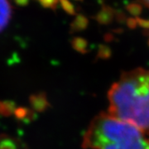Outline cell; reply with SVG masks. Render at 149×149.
<instances>
[{"instance_id":"1","label":"cell","mask_w":149,"mask_h":149,"mask_svg":"<svg viewBox=\"0 0 149 149\" xmlns=\"http://www.w3.org/2000/svg\"><path fill=\"white\" fill-rule=\"evenodd\" d=\"M109 113L149 134V70L123 72L108 92Z\"/></svg>"},{"instance_id":"2","label":"cell","mask_w":149,"mask_h":149,"mask_svg":"<svg viewBox=\"0 0 149 149\" xmlns=\"http://www.w3.org/2000/svg\"><path fill=\"white\" fill-rule=\"evenodd\" d=\"M84 149H148V141L135 126L105 112L92 119L83 136Z\"/></svg>"},{"instance_id":"3","label":"cell","mask_w":149,"mask_h":149,"mask_svg":"<svg viewBox=\"0 0 149 149\" xmlns=\"http://www.w3.org/2000/svg\"><path fill=\"white\" fill-rule=\"evenodd\" d=\"M31 109L37 113H42L50 108V103L45 92H38L29 97Z\"/></svg>"},{"instance_id":"4","label":"cell","mask_w":149,"mask_h":149,"mask_svg":"<svg viewBox=\"0 0 149 149\" xmlns=\"http://www.w3.org/2000/svg\"><path fill=\"white\" fill-rule=\"evenodd\" d=\"M12 6L8 0H0V32L8 25L12 17Z\"/></svg>"},{"instance_id":"5","label":"cell","mask_w":149,"mask_h":149,"mask_svg":"<svg viewBox=\"0 0 149 149\" xmlns=\"http://www.w3.org/2000/svg\"><path fill=\"white\" fill-rule=\"evenodd\" d=\"M116 12L109 6H103L100 10L96 13L95 20L98 23L101 25H109L111 24L115 17Z\"/></svg>"},{"instance_id":"6","label":"cell","mask_w":149,"mask_h":149,"mask_svg":"<svg viewBox=\"0 0 149 149\" xmlns=\"http://www.w3.org/2000/svg\"><path fill=\"white\" fill-rule=\"evenodd\" d=\"M89 26V19L83 14H77L70 23V32H78L85 30Z\"/></svg>"},{"instance_id":"7","label":"cell","mask_w":149,"mask_h":149,"mask_svg":"<svg viewBox=\"0 0 149 149\" xmlns=\"http://www.w3.org/2000/svg\"><path fill=\"white\" fill-rule=\"evenodd\" d=\"M70 43H71V47H73L74 51H76L77 52L80 54H86L90 50L88 41L83 37H74L72 38Z\"/></svg>"},{"instance_id":"8","label":"cell","mask_w":149,"mask_h":149,"mask_svg":"<svg viewBox=\"0 0 149 149\" xmlns=\"http://www.w3.org/2000/svg\"><path fill=\"white\" fill-rule=\"evenodd\" d=\"M15 103L12 101H2L0 100V116H10L14 113L16 109Z\"/></svg>"},{"instance_id":"9","label":"cell","mask_w":149,"mask_h":149,"mask_svg":"<svg viewBox=\"0 0 149 149\" xmlns=\"http://www.w3.org/2000/svg\"><path fill=\"white\" fill-rule=\"evenodd\" d=\"M14 115L18 120H25V119H30L32 116H34V113L31 110V109L19 107L17 108L14 111Z\"/></svg>"},{"instance_id":"10","label":"cell","mask_w":149,"mask_h":149,"mask_svg":"<svg viewBox=\"0 0 149 149\" xmlns=\"http://www.w3.org/2000/svg\"><path fill=\"white\" fill-rule=\"evenodd\" d=\"M126 10L133 16V17H139L143 13V5L138 2H132L129 3L126 6Z\"/></svg>"},{"instance_id":"11","label":"cell","mask_w":149,"mask_h":149,"mask_svg":"<svg viewBox=\"0 0 149 149\" xmlns=\"http://www.w3.org/2000/svg\"><path fill=\"white\" fill-rule=\"evenodd\" d=\"M112 55L111 49L109 47L106 45H100L98 48V52H97V56L99 58L105 60L109 59Z\"/></svg>"},{"instance_id":"12","label":"cell","mask_w":149,"mask_h":149,"mask_svg":"<svg viewBox=\"0 0 149 149\" xmlns=\"http://www.w3.org/2000/svg\"><path fill=\"white\" fill-rule=\"evenodd\" d=\"M59 3L66 13L70 15H75V8L70 0H59Z\"/></svg>"},{"instance_id":"13","label":"cell","mask_w":149,"mask_h":149,"mask_svg":"<svg viewBox=\"0 0 149 149\" xmlns=\"http://www.w3.org/2000/svg\"><path fill=\"white\" fill-rule=\"evenodd\" d=\"M38 2L43 8L55 10L57 7L59 0H38Z\"/></svg>"},{"instance_id":"14","label":"cell","mask_w":149,"mask_h":149,"mask_svg":"<svg viewBox=\"0 0 149 149\" xmlns=\"http://www.w3.org/2000/svg\"><path fill=\"white\" fill-rule=\"evenodd\" d=\"M137 22H138L139 27H142L143 29H146V30L149 31V19L137 17Z\"/></svg>"},{"instance_id":"15","label":"cell","mask_w":149,"mask_h":149,"mask_svg":"<svg viewBox=\"0 0 149 149\" xmlns=\"http://www.w3.org/2000/svg\"><path fill=\"white\" fill-rule=\"evenodd\" d=\"M126 25L129 29H135L138 27V22H137V18L136 17H128L126 19Z\"/></svg>"},{"instance_id":"16","label":"cell","mask_w":149,"mask_h":149,"mask_svg":"<svg viewBox=\"0 0 149 149\" xmlns=\"http://www.w3.org/2000/svg\"><path fill=\"white\" fill-rule=\"evenodd\" d=\"M17 5L19 7H25V6L28 5L30 0H13Z\"/></svg>"},{"instance_id":"17","label":"cell","mask_w":149,"mask_h":149,"mask_svg":"<svg viewBox=\"0 0 149 149\" xmlns=\"http://www.w3.org/2000/svg\"><path fill=\"white\" fill-rule=\"evenodd\" d=\"M143 2V3L147 6L148 8H149V0H142Z\"/></svg>"},{"instance_id":"18","label":"cell","mask_w":149,"mask_h":149,"mask_svg":"<svg viewBox=\"0 0 149 149\" xmlns=\"http://www.w3.org/2000/svg\"><path fill=\"white\" fill-rule=\"evenodd\" d=\"M148 46H149V31H148Z\"/></svg>"},{"instance_id":"19","label":"cell","mask_w":149,"mask_h":149,"mask_svg":"<svg viewBox=\"0 0 149 149\" xmlns=\"http://www.w3.org/2000/svg\"><path fill=\"white\" fill-rule=\"evenodd\" d=\"M74 1H83V0H74Z\"/></svg>"},{"instance_id":"20","label":"cell","mask_w":149,"mask_h":149,"mask_svg":"<svg viewBox=\"0 0 149 149\" xmlns=\"http://www.w3.org/2000/svg\"><path fill=\"white\" fill-rule=\"evenodd\" d=\"M148 149H149V141H148Z\"/></svg>"}]
</instances>
